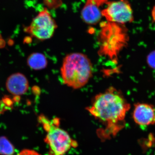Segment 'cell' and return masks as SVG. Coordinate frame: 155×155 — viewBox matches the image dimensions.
Instances as JSON below:
<instances>
[{"mask_svg":"<svg viewBox=\"0 0 155 155\" xmlns=\"http://www.w3.org/2000/svg\"><path fill=\"white\" fill-rule=\"evenodd\" d=\"M152 17L153 20L155 22V5L152 11Z\"/></svg>","mask_w":155,"mask_h":155,"instance_id":"14","label":"cell"},{"mask_svg":"<svg viewBox=\"0 0 155 155\" xmlns=\"http://www.w3.org/2000/svg\"><path fill=\"white\" fill-rule=\"evenodd\" d=\"M110 35H108L107 40L105 41V45L103 46L106 53L110 54V55H117L121 49L127 45L128 36L126 28L122 24L110 23Z\"/></svg>","mask_w":155,"mask_h":155,"instance_id":"6","label":"cell"},{"mask_svg":"<svg viewBox=\"0 0 155 155\" xmlns=\"http://www.w3.org/2000/svg\"><path fill=\"white\" fill-rule=\"evenodd\" d=\"M133 118L134 122L141 126L155 124V108L153 106L144 103L135 105Z\"/></svg>","mask_w":155,"mask_h":155,"instance_id":"7","label":"cell"},{"mask_svg":"<svg viewBox=\"0 0 155 155\" xmlns=\"http://www.w3.org/2000/svg\"><path fill=\"white\" fill-rule=\"evenodd\" d=\"M17 155H41L34 150L25 149L20 151Z\"/></svg>","mask_w":155,"mask_h":155,"instance_id":"13","label":"cell"},{"mask_svg":"<svg viewBox=\"0 0 155 155\" xmlns=\"http://www.w3.org/2000/svg\"><path fill=\"white\" fill-rule=\"evenodd\" d=\"M147 62L150 67L155 69V51L149 54L147 57Z\"/></svg>","mask_w":155,"mask_h":155,"instance_id":"12","label":"cell"},{"mask_svg":"<svg viewBox=\"0 0 155 155\" xmlns=\"http://www.w3.org/2000/svg\"><path fill=\"white\" fill-rule=\"evenodd\" d=\"M101 13L107 21L113 23L123 25L134 20L133 10L127 0L110 2Z\"/></svg>","mask_w":155,"mask_h":155,"instance_id":"5","label":"cell"},{"mask_svg":"<svg viewBox=\"0 0 155 155\" xmlns=\"http://www.w3.org/2000/svg\"><path fill=\"white\" fill-rule=\"evenodd\" d=\"M6 87L7 91L11 94L22 95L28 90L29 83L25 75L17 72L8 77L6 82Z\"/></svg>","mask_w":155,"mask_h":155,"instance_id":"8","label":"cell"},{"mask_svg":"<svg viewBox=\"0 0 155 155\" xmlns=\"http://www.w3.org/2000/svg\"><path fill=\"white\" fill-rule=\"evenodd\" d=\"M102 16L97 4L93 0H87L81 12L84 21L87 24L93 25L100 21Z\"/></svg>","mask_w":155,"mask_h":155,"instance_id":"9","label":"cell"},{"mask_svg":"<svg viewBox=\"0 0 155 155\" xmlns=\"http://www.w3.org/2000/svg\"><path fill=\"white\" fill-rule=\"evenodd\" d=\"M14 147L5 137H0V155H13Z\"/></svg>","mask_w":155,"mask_h":155,"instance_id":"11","label":"cell"},{"mask_svg":"<svg viewBox=\"0 0 155 155\" xmlns=\"http://www.w3.org/2000/svg\"><path fill=\"white\" fill-rule=\"evenodd\" d=\"M92 64L85 55L73 53L66 56L63 61L61 74L64 84L73 89L84 86L91 78Z\"/></svg>","mask_w":155,"mask_h":155,"instance_id":"2","label":"cell"},{"mask_svg":"<svg viewBox=\"0 0 155 155\" xmlns=\"http://www.w3.org/2000/svg\"><path fill=\"white\" fill-rule=\"evenodd\" d=\"M130 108V104L121 93L111 87L97 95L87 110L94 117L106 124L101 135L109 138L124 127L125 116Z\"/></svg>","mask_w":155,"mask_h":155,"instance_id":"1","label":"cell"},{"mask_svg":"<svg viewBox=\"0 0 155 155\" xmlns=\"http://www.w3.org/2000/svg\"><path fill=\"white\" fill-rule=\"evenodd\" d=\"M27 64L31 69L34 70H41L46 68L48 65L47 58L40 53H33L28 56Z\"/></svg>","mask_w":155,"mask_h":155,"instance_id":"10","label":"cell"},{"mask_svg":"<svg viewBox=\"0 0 155 155\" xmlns=\"http://www.w3.org/2000/svg\"><path fill=\"white\" fill-rule=\"evenodd\" d=\"M56 28L54 20L45 9L34 18L30 25L25 28V31L38 39L45 40L52 37Z\"/></svg>","mask_w":155,"mask_h":155,"instance_id":"4","label":"cell"},{"mask_svg":"<svg viewBox=\"0 0 155 155\" xmlns=\"http://www.w3.org/2000/svg\"><path fill=\"white\" fill-rule=\"evenodd\" d=\"M39 121L47 132L45 142L49 148V155H64L77 145L66 130L59 126V119L49 120L46 117H40Z\"/></svg>","mask_w":155,"mask_h":155,"instance_id":"3","label":"cell"}]
</instances>
